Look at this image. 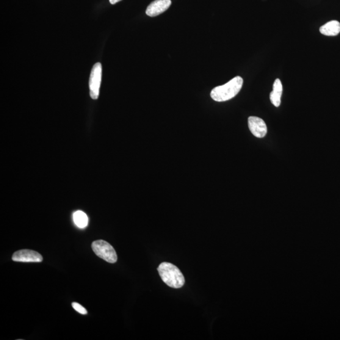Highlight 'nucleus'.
<instances>
[{"instance_id":"1","label":"nucleus","mask_w":340,"mask_h":340,"mask_svg":"<svg viewBox=\"0 0 340 340\" xmlns=\"http://www.w3.org/2000/svg\"><path fill=\"white\" fill-rule=\"evenodd\" d=\"M243 85V79L242 77H235L225 85L214 88L211 91V98L218 102L229 101L238 94Z\"/></svg>"},{"instance_id":"2","label":"nucleus","mask_w":340,"mask_h":340,"mask_svg":"<svg viewBox=\"0 0 340 340\" xmlns=\"http://www.w3.org/2000/svg\"><path fill=\"white\" fill-rule=\"evenodd\" d=\"M157 271L162 281L171 288L179 289L184 286V276L175 265L163 262L157 268Z\"/></svg>"},{"instance_id":"3","label":"nucleus","mask_w":340,"mask_h":340,"mask_svg":"<svg viewBox=\"0 0 340 340\" xmlns=\"http://www.w3.org/2000/svg\"><path fill=\"white\" fill-rule=\"evenodd\" d=\"M92 248L96 255L110 264H114L117 261V253L109 243L104 240H97L93 242Z\"/></svg>"},{"instance_id":"4","label":"nucleus","mask_w":340,"mask_h":340,"mask_svg":"<svg viewBox=\"0 0 340 340\" xmlns=\"http://www.w3.org/2000/svg\"><path fill=\"white\" fill-rule=\"evenodd\" d=\"M102 75V67L101 63H96L91 71L89 87L90 96L93 99L98 98Z\"/></svg>"},{"instance_id":"5","label":"nucleus","mask_w":340,"mask_h":340,"mask_svg":"<svg viewBox=\"0 0 340 340\" xmlns=\"http://www.w3.org/2000/svg\"><path fill=\"white\" fill-rule=\"evenodd\" d=\"M12 258V261L17 262L40 263L43 261V257L40 253L30 250L16 251Z\"/></svg>"},{"instance_id":"6","label":"nucleus","mask_w":340,"mask_h":340,"mask_svg":"<svg viewBox=\"0 0 340 340\" xmlns=\"http://www.w3.org/2000/svg\"><path fill=\"white\" fill-rule=\"evenodd\" d=\"M248 128L255 137L263 138L267 133V127L264 120L258 117L251 116L248 118Z\"/></svg>"},{"instance_id":"7","label":"nucleus","mask_w":340,"mask_h":340,"mask_svg":"<svg viewBox=\"0 0 340 340\" xmlns=\"http://www.w3.org/2000/svg\"><path fill=\"white\" fill-rule=\"evenodd\" d=\"M171 5V0H155L148 7L146 11V15L154 17L162 14L170 8Z\"/></svg>"},{"instance_id":"8","label":"nucleus","mask_w":340,"mask_h":340,"mask_svg":"<svg viewBox=\"0 0 340 340\" xmlns=\"http://www.w3.org/2000/svg\"><path fill=\"white\" fill-rule=\"evenodd\" d=\"M283 92V87L281 80L276 79L273 85V91L270 95V101L273 106L276 107L280 106Z\"/></svg>"},{"instance_id":"9","label":"nucleus","mask_w":340,"mask_h":340,"mask_svg":"<svg viewBox=\"0 0 340 340\" xmlns=\"http://www.w3.org/2000/svg\"><path fill=\"white\" fill-rule=\"evenodd\" d=\"M319 31L326 36H336L340 32V23L336 21L329 22L320 27Z\"/></svg>"},{"instance_id":"10","label":"nucleus","mask_w":340,"mask_h":340,"mask_svg":"<svg viewBox=\"0 0 340 340\" xmlns=\"http://www.w3.org/2000/svg\"><path fill=\"white\" fill-rule=\"evenodd\" d=\"M73 221L74 224L79 228H85L88 226V218L85 212L78 211L73 214Z\"/></svg>"},{"instance_id":"11","label":"nucleus","mask_w":340,"mask_h":340,"mask_svg":"<svg viewBox=\"0 0 340 340\" xmlns=\"http://www.w3.org/2000/svg\"><path fill=\"white\" fill-rule=\"evenodd\" d=\"M72 306H73V308L74 309V310L79 312V313L80 314H87L88 313L87 309H86L84 308V307H83L82 306L80 305L78 303H72Z\"/></svg>"},{"instance_id":"12","label":"nucleus","mask_w":340,"mask_h":340,"mask_svg":"<svg viewBox=\"0 0 340 340\" xmlns=\"http://www.w3.org/2000/svg\"><path fill=\"white\" fill-rule=\"evenodd\" d=\"M110 4L112 5H114L117 4V3L122 1V0H109Z\"/></svg>"}]
</instances>
